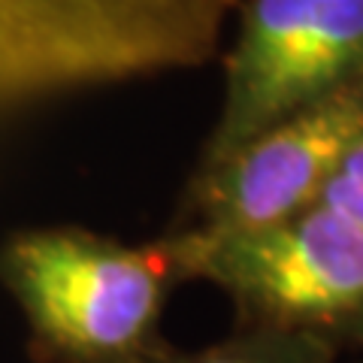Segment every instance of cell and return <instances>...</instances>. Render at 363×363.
Segmentation results:
<instances>
[{
    "label": "cell",
    "mask_w": 363,
    "mask_h": 363,
    "mask_svg": "<svg viewBox=\"0 0 363 363\" xmlns=\"http://www.w3.org/2000/svg\"><path fill=\"white\" fill-rule=\"evenodd\" d=\"M318 206L363 227V130L339 155L336 167L318 194Z\"/></svg>",
    "instance_id": "cell-7"
},
{
    "label": "cell",
    "mask_w": 363,
    "mask_h": 363,
    "mask_svg": "<svg viewBox=\"0 0 363 363\" xmlns=\"http://www.w3.org/2000/svg\"><path fill=\"white\" fill-rule=\"evenodd\" d=\"M339 351L336 342L312 333L242 324L240 333L197 351H182L161 339L133 363H336Z\"/></svg>",
    "instance_id": "cell-6"
},
{
    "label": "cell",
    "mask_w": 363,
    "mask_h": 363,
    "mask_svg": "<svg viewBox=\"0 0 363 363\" xmlns=\"http://www.w3.org/2000/svg\"><path fill=\"white\" fill-rule=\"evenodd\" d=\"M0 281L43 363H133L161 342L179 285L161 242L124 245L85 227H33L0 248Z\"/></svg>",
    "instance_id": "cell-1"
},
{
    "label": "cell",
    "mask_w": 363,
    "mask_h": 363,
    "mask_svg": "<svg viewBox=\"0 0 363 363\" xmlns=\"http://www.w3.org/2000/svg\"><path fill=\"white\" fill-rule=\"evenodd\" d=\"M161 248L179 281H209L242 324L363 348V227L324 206L230 233L173 227Z\"/></svg>",
    "instance_id": "cell-2"
},
{
    "label": "cell",
    "mask_w": 363,
    "mask_h": 363,
    "mask_svg": "<svg viewBox=\"0 0 363 363\" xmlns=\"http://www.w3.org/2000/svg\"><path fill=\"white\" fill-rule=\"evenodd\" d=\"M360 130L363 85L269 124L218 161L197 164L176 227L252 230L315 206L339 155Z\"/></svg>",
    "instance_id": "cell-5"
},
{
    "label": "cell",
    "mask_w": 363,
    "mask_h": 363,
    "mask_svg": "<svg viewBox=\"0 0 363 363\" xmlns=\"http://www.w3.org/2000/svg\"><path fill=\"white\" fill-rule=\"evenodd\" d=\"M354 85H363V0H245L200 164Z\"/></svg>",
    "instance_id": "cell-4"
},
{
    "label": "cell",
    "mask_w": 363,
    "mask_h": 363,
    "mask_svg": "<svg viewBox=\"0 0 363 363\" xmlns=\"http://www.w3.org/2000/svg\"><path fill=\"white\" fill-rule=\"evenodd\" d=\"M240 0H0V79L58 91L206 64Z\"/></svg>",
    "instance_id": "cell-3"
}]
</instances>
